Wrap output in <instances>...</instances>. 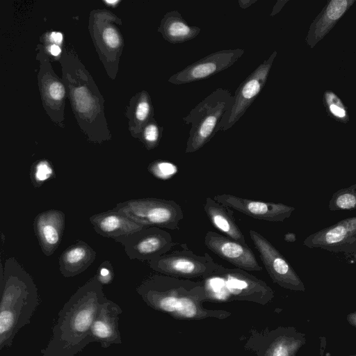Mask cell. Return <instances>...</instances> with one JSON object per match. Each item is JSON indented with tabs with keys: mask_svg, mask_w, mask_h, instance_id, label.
Wrapping results in <instances>:
<instances>
[{
	"mask_svg": "<svg viewBox=\"0 0 356 356\" xmlns=\"http://www.w3.org/2000/svg\"><path fill=\"white\" fill-rule=\"evenodd\" d=\"M152 113V106L149 98L143 95L136 109V117L140 122L145 121Z\"/></svg>",
	"mask_w": 356,
	"mask_h": 356,
	"instance_id": "obj_26",
	"label": "cell"
},
{
	"mask_svg": "<svg viewBox=\"0 0 356 356\" xmlns=\"http://www.w3.org/2000/svg\"><path fill=\"white\" fill-rule=\"evenodd\" d=\"M203 208L213 227L226 236L243 245H248L242 231L227 207L208 197Z\"/></svg>",
	"mask_w": 356,
	"mask_h": 356,
	"instance_id": "obj_18",
	"label": "cell"
},
{
	"mask_svg": "<svg viewBox=\"0 0 356 356\" xmlns=\"http://www.w3.org/2000/svg\"><path fill=\"white\" fill-rule=\"evenodd\" d=\"M330 211L356 209V184L336 191L329 201Z\"/></svg>",
	"mask_w": 356,
	"mask_h": 356,
	"instance_id": "obj_20",
	"label": "cell"
},
{
	"mask_svg": "<svg viewBox=\"0 0 356 356\" xmlns=\"http://www.w3.org/2000/svg\"><path fill=\"white\" fill-rule=\"evenodd\" d=\"M148 170L157 178L168 179L177 173V167L169 161H156L149 165Z\"/></svg>",
	"mask_w": 356,
	"mask_h": 356,
	"instance_id": "obj_22",
	"label": "cell"
},
{
	"mask_svg": "<svg viewBox=\"0 0 356 356\" xmlns=\"http://www.w3.org/2000/svg\"><path fill=\"white\" fill-rule=\"evenodd\" d=\"M95 306L88 305L79 312L74 320V327L79 332L87 330L91 325L94 316Z\"/></svg>",
	"mask_w": 356,
	"mask_h": 356,
	"instance_id": "obj_24",
	"label": "cell"
},
{
	"mask_svg": "<svg viewBox=\"0 0 356 356\" xmlns=\"http://www.w3.org/2000/svg\"><path fill=\"white\" fill-rule=\"evenodd\" d=\"M92 332L97 337L106 339L111 336V327L104 321H96L92 325Z\"/></svg>",
	"mask_w": 356,
	"mask_h": 356,
	"instance_id": "obj_28",
	"label": "cell"
},
{
	"mask_svg": "<svg viewBox=\"0 0 356 356\" xmlns=\"http://www.w3.org/2000/svg\"><path fill=\"white\" fill-rule=\"evenodd\" d=\"M355 3V0H331L309 26L306 44L313 49L334 26L339 19Z\"/></svg>",
	"mask_w": 356,
	"mask_h": 356,
	"instance_id": "obj_15",
	"label": "cell"
},
{
	"mask_svg": "<svg viewBox=\"0 0 356 356\" xmlns=\"http://www.w3.org/2000/svg\"><path fill=\"white\" fill-rule=\"evenodd\" d=\"M103 38L106 44L111 48H117L120 44L118 34L111 27H108L104 31Z\"/></svg>",
	"mask_w": 356,
	"mask_h": 356,
	"instance_id": "obj_29",
	"label": "cell"
},
{
	"mask_svg": "<svg viewBox=\"0 0 356 356\" xmlns=\"http://www.w3.org/2000/svg\"><path fill=\"white\" fill-rule=\"evenodd\" d=\"M163 38L172 44H181L196 38L201 29L190 25L177 10L168 12L159 29Z\"/></svg>",
	"mask_w": 356,
	"mask_h": 356,
	"instance_id": "obj_19",
	"label": "cell"
},
{
	"mask_svg": "<svg viewBox=\"0 0 356 356\" xmlns=\"http://www.w3.org/2000/svg\"><path fill=\"white\" fill-rule=\"evenodd\" d=\"M163 127H159L156 122H151L146 125L143 131V138L148 149L156 147L159 142Z\"/></svg>",
	"mask_w": 356,
	"mask_h": 356,
	"instance_id": "obj_25",
	"label": "cell"
},
{
	"mask_svg": "<svg viewBox=\"0 0 356 356\" xmlns=\"http://www.w3.org/2000/svg\"><path fill=\"white\" fill-rule=\"evenodd\" d=\"M130 259L151 261L168 253L177 243L170 234L158 227H145L126 236L118 238Z\"/></svg>",
	"mask_w": 356,
	"mask_h": 356,
	"instance_id": "obj_9",
	"label": "cell"
},
{
	"mask_svg": "<svg viewBox=\"0 0 356 356\" xmlns=\"http://www.w3.org/2000/svg\"><path fill=\"white\" fill-rule=\"evenodd\" d=\"M244 52V49L240 48L215 51L175 73L168 81L181 85L208 79L232 66Z\"/></svg>",
	"mask_w": 356,
	"mask_h": 356,
	"instance_id": "obj_10",
	"label": "cell"
},
{
	"mask_svg": "<svg viewBox=\"0 0 356 356\" xmlns=\"http://www.w3.org/2000/svg\"><path fill=\"white\" fill-rule=\"evenodd\" d=\"M233 98L229 90L217 88L183 117L184 123L191 125L186 153H193L211 140L217 133V129L229 110Z\"/></svg>",
	"mask_w": 356,
	"mask_h": 356,
	"instance_id": "obj_3",
	"label": "cell"
},
{
	"mask_svg": "<svg viewBox=\"0 0 356 356\" xmlns=\"http://www.w3.org/2000/svg\"><path fill=\"white\" fill-rule=\"evenodd\" d=\"M323 104L327 115L335 120L347 123L349 116L345 105L341 100L331 90H325L323 93Z\"/></svg>",
	"mask_w": 356,
	"mask_h": 356,
	"instance_id": "obj_21",
	"label": "cell"
},
{
	"mask_svg": "<svg viewBox=\"0 0 356 356\" xmlns=\"http://www.w3.org/2000/svg\"><path fill=\"white\" fill-rule=\"evenodd\" d=\"M213 199L245 215L270 222H283L295 210L294 207L282 203L250 200L229 194L216 195Z\"/></svg>",
	"mask_w": 356,
	"mask_h": 356,
	"instance_id": "obj_12",
	"label": "cell"
},
{
	"mask_svg": "<svg viewBox=\"0 0 356 356\" xmlns=\"http://www.w3.org/2000/svg\"><path fill=\"white\" fill-rule=\"evenodd\" d=\"M113 209L144 226L171 230L177 229L184 218L177 202L156 197L131 199L117 204Z\"/></svg>",
	"mask_w": 356,
	"mask_h": 356,
	"instance_id": "obj_4",
	"label": "cell"
},
{
	"mask_svg": "<svg viewBox=\"0 0 356 356\" xmlns=\"http://www.w3.org/2000/svg\"><path fill=\"white\" fill-rule=\"evenodd\" d=\"M60 51V48L57 44H52L49 48L50 53L54 56H58Z\"/></svg>",
	"mask_w": 356,
	"mask_h": 356,
	"instance_id": "obj_35",
	"label": "cell"
},
{
	"mask_svg": "<svg viewBox=\"0 0 356 356\" xmlns=\"http://www.w3.org/2000/svg\"><path fill=\"white\" fill-rule=\"evenodd\" d=\"M257 1V0H239L238 1V3L241 8L245 9L252 6V4H254V3H256Z\"/></svg>",
	"mask_w": 356,
	"mask_h": 356,
	"instance_id": "obj_34",
	"label": "cell"
},
{
	"mask_svg": "<svg viewBox=\"0 0 356 356\" xmlns=\"http://www.w3.org/2000/svg\"><path fill=\"white\" fill-rule=\"evenodd\" d=\"M65 224V213L58 209H49L35 216L33 221L34 232L46 256L53 254L60 245Z\"/></svg>",
	"mask_w": 356,
	"mask_h": 356,
	"instance_id": "obj_14",
	"label": "cell"
},
{
	"mask_svg": "<svg viewBox=\"0 0 356 356\" xmlns=\"http://www.w3.org/2000/svg\"><path fill=\"white\" fill-rule=\"evenodd\" d=\"M354 260L356 261V252L353 254Z\"/></svg>",
	"mask_w": 356,
	"mask_h": 356,
	"instance_id": "obj_37",
	"label": "cell"
},
{
	"mask_svg": "<svg viewBox=\"0 0 356 356\" xmlns=\"http://www.w3.org/2000/svg\"><path fill=\"white\" fill-rule=\"evenodd\" d=\"M96 276L100 283L108 284L111 282L113 277L112 264L108 261H104L99 266Z\"/></svg>",
	"mask_w": 356,
	"mask_h": 356,
	"instance_id": "obj_27",
	"label": "cell"
},
{
	"mask_svg": "<svg viewBox=\"0 0 356 356\" xmlns=\"http://www.w3.org/2000/svg\"><path fill=\"white\" fill-rule=\"evenodd\" d=\"M249 234L273 282L286 289L305 291L302 281L278 250L258 232L250 229Z\"/></svg>",
	"mask_w": 356,
	"mask_h": 356,
	"instance_id": "obj_8",
	"label": "cell"
},
{
	"mask_svg": "<svg viewBox=\"0 0 356 356\" xmlns=\"http://www.w3.org/2000/svg\"><path fill=\"white\" fill-rule=\"evenodd\" d=\"M50 97L56 100L61 99L65 95V88L63 86L58 82H53L48 89Z\"/></svg>",
	"mask_w": 356,
	"mask_h": 356,
	"instance_id": "obj_30",
	"label": "cell"
},
{
	"mask_svg": "<svg viewBox=\"0 0 356 356\" xmlns=\"http://www.w3.org/2000/svg\"><path fill=\"white\" fill-rule=\"evenodd\" d=\"M284 240L288 242H294L296 240V235L293 233H287L284 235Z\"/></svg>",
	"mask_w": 356,
	"mask_h": 356,
	"instance_id": "obj_36",
	"label": "cell"
},
{
	"mask_svg": "<svg viewBox=\"0 0 356 356\" xmlns=\"http://www.w3.org/2000/svg\"><path fill=\"white\" fill-rule=\"evenodd\" d=\"M287 2L288 1H277L272 10L270 16H274L275 15L277 14L282 10L284 4Z\"/></svg>",
	"mask_w": 356,
	"mask_h": 356,
	"instance_id": "obj_31",
	"label": "cell"
},
{
	"mask_svg": "<svg viewBox=\"0 0 356 356\" xmlns=\"http://www.w3.org/2000/svg\"><path fill=\"white\" fill-rule=\"evenodd\" d=\"M107 3H117V1H106Z\"/></svg>",
	"mask_w": 356,
	"mask_h": 356,
	"instance_id": "obj_38",
	"label": "cell"
},
{
	"mask_svg": "<svg viewBox=\"0 0 356 356\" xmlns=\"http://www.w3.org/2000/svg\"><path fill=\"white\" fill-rule=\"evenodd\" d=\"M147 263L159 273L188 280H202L212 274L220 265L216 263L209 253L200 256L187 248L166 253Z\"/></svg>",
	"mask_w": 356,
	"mask_h": 356,
	"instance_id": "obj_6",
	"label": "cell"
},
{
	"mask_svg": "<svg viewBox=\"0 0 356 356\" xmlns=\"http://www.w3.org/2000/svg\"><path fill=\"white\" fill-rule=\"evenodd\" d=\"M53 175L51 165L47 161H39L31 172V178L33 185L39 187Z\"/></svg>",
	"mask_w": 356,
	"mask_h": 356,
	"instance_id": "obj_23",
	"label": "cell"
},
{
	"mask_svg": "<svg viewBox=\"0 0 356 356\" xmlns=\"http://www.w3.org/2000/svg\"><path fill=\"white\" fill-rule=\"evenodd\" d=\"M348 356H356V355H348Z\"/></svg>",
	"mask_w": 356,
	"mask_h": 356,
	"instance_id": "obj_39",
	"label": "cell"
},
{
	"mask_svg": "<svg viewBox=\"0 0 356 356\" xmlns=\"http://www.w3.org/2000/svg\"><path fill=\"white\" fill-rule=\"evenodd\" d=\"M143 300L154 309L178 320L225 319L231 312L204 307L206 294L202 282L163 274L148 277L138 288Z\"/></svg>",
	"mask_w": 356,
	"mask_h": 356,
	"instance_id": "obj_1",
	"label": "cell"
},
{
	"mask_svg": "<svg viewBox=\"0 0 356 356\" xmlns=\"http://www.w3.org/2000/svg\"><path fill=\"white\" fill-rule=\"evenodd\" d=\"M346 320L350 325L356 328V311L349 313L346 316Z\"/></svg>",
	"mask_w": 356,
	"mask_h": 356,
	"instance_id": "obj_33",
	"label": "cell"
},
{
	"mask_svg": "<svg viewBox=\"0 0 356 356\" xmlns=\"http://www.w3.org/2000/svg\"><path fill=\"white\" fill-rule=\"evenodd\" d=\"M277 54V51H273L241 83L233 95L232 103L222 118L217 132L232 128L254 102L266 85Z\"/></svg>",
	"mask_w": 356,
	"mask_h": 356,
	"instance_id": "obj_7",
	"label": "cell"
},
{
	"mask_svg": "<svg viewBox=\"0 0 356 356\" xmlns=\"http://www.w3.org/2000/svg\"><path fill=\"white\" fill-rule=\"evenodd\" d=\"M204 245L221 259L245 271H261L256 257L248 245H243L214 231H208Z\"/></svg>",
	"mask_w": 356,
	"mask_h": 356,
	"instance_id": "obj_13",
	"label": "cell"
},
{
	"mask_svg": "<svg viewBox=\"0 0 356 356\" xmlns=\"http://www.w3.org/2000/svg\"><path fill=\"white\" fill-rule=\"evenodd\" d=\"M306 335L294 327L252 329L243 348L256 356H296L306 343Z\"/></svg>",
	"mask_w": 356,
	"mask_h": 356,
	"instance_id": "obj_5",
	"label": "cell"
},
{
	"mask_svg": "<svg viewBox=\"0 0 356 356\" xmlns=\"http://www.w3.org/2000/svg\"><path fill=\"white\" fill-rule=\"evenodd\" d=\"M201 281L206 302L246 301L265 305L275 296L273 290L264 281L238 268H229L220 265Z\"/></svg>",
	"mask_w": 356,
	"mask_h": 356,
	"instance_id": "obj_2",
	"label": "cell"
},
{
	"mask_svg": "<svg viewBox=\"0 0 356 356\" xmlns=\"http://www.w3.org/2000/svg\"><path fill=\"white\" fill-rule=\"evenodd\" d=\"M50 40L55 44H60L63 40V35L60 33L53 32L50 35Z\"/></svg>",
	"mask_w": 356,
	"mask_h": 356,
	"instance_id": "obj_32",
	"label": "cell"
},
{
	"mask_svg": "<svg viewBox=\"0 0 356 356\" xmlns=\"http://www.w3.org/2000/svg\"><path fill=\"white\" fill-rule=\"evenodd\" d=\"M303 245L309 248L353 255L356 252V216L343 219L310 234Z\"/></svg>",
	"mask_w": 356,
	"mask_h": 356,
	"instance_id": "obj_11",
	"label": "cell"
},
{
	"mask_svg": "<svg viewBox=\"0 0 356 356\" xmlns=\"http://www.w3.org/2000/svg\"><path fill=\"white\" fill-rule=\"evenodd\" d=\"M96 252L86 242L78 241L60 255L59 269L65 277L75 276L86 270L95 261Z\"/></svg>",
	"mask_w": 356,
	"mask_h": 356,
	"instance_id": "obj_17",
	"label": "cell"
},
{
	"mask_svg": "<svg viewBox=\"0 0 356 356\" xmlns=\"http://www.w3.org/2000/svg\"><path fill=\"white\" fill-rule=\"evenodd\" d=\"M95 231L99 235L115 240L136 232L145 227L113 209L89 218Z\"/></svg>",
	"mask_w": 356,
	"mask_h": 356,
	"instance_id": "obj_16",
	"label": "cell"
}]
</instances>
